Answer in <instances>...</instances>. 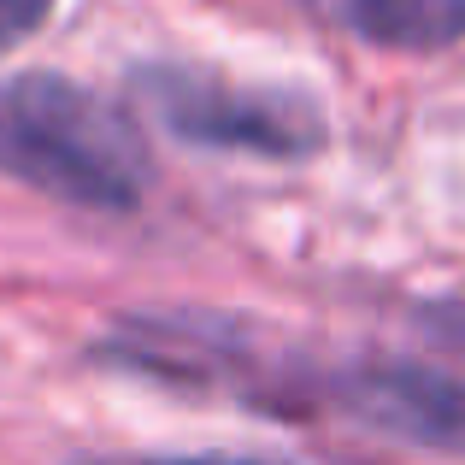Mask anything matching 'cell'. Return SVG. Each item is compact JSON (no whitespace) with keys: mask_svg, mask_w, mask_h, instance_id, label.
I'll return each mask as SVG.
<instances>
[{"mask_svg":"<svg viewBox=\"0 0 465 465\" xmlns=\"http://www.w3.org/2000/svg\"><path fill=\"white\" fill-rule=\"evenodd\" d=\"M0 177L83 213H136L159 165L113 94L65 71H18L0 77Z\"/></svg>","mask_w":465,"mask_h":465,"instance_id":"cell-1","label":"cell"},{"mask_svg":"<svg viewBox=\"0 0 465 465\" xmlns=\"http://www.w3.org/2000/svg\"><path fill=\"white\" fill-rule=\"evenodd\" d=\"M94 360L113 371L148 377L165 389L194 395H230L260 412H324V371L330 360H312L283 330L260 324L248 312L213 307H136L106 324L94 341Z\"/></svg>","mask_w":465,"mask_h":465,"instance_id":"cell-2","label":"cell"},{"mask_svg":"<svg viewBox=\"0 0 465 465\" xmlns=\"http://www.w3.org/2000/svg\"><path fill=\"white\" fill-rule=\"evenodd\" d=\"M130 94L171 142L201 153L301 165V159H318L330 142V113L307 89L230 77L201 59H148L130 71Z\"/></svg>","mask_w":465,"mask_h":465,"instance_id":"cell-3","label":"cell"},{"mask_svg":"<svg viewBox=\"0 0 465 465\" xmlns=\"http://www.w3.org/2000/svg\"><path fill=\"white\" fill-rule=\"evenodd\" d=\"M324 412L389 436L424 454H465V360H412V353H360L330 360Z\"/></svg>","mask_w":465,"mask_h":465,"instance_id":"cell-4","label":"cell"},{"mask_svg":"<svg viewBox=\"0 0 465 465\" xmlns=\"http://www.w3.org/2000/svg\"><path fill=\"white\" fill-rule=\"evenodd\" d=\"M312 18L389 54H448L465 42V0H301Z\"/></svg>","mask_w":465,"mask_h":465,"instance_id":"cell-5","label":"cell"},{"mask_svg":"<svg viewBox=\"0 0 465 465\" xmlns=\"http://www.w3.org/2000/svg\"><path fill=\"white\" fill-rule=\"evenodd\" d=\"M419 336L448 360H465V295H442L419 307Z\"/></svg>","mask_w":465,"mask_h":465,"instance_id":"cell-6","label":"cell"},{"mask_svg":"<svg viewBox=\"0 0 465 465\" xmlns=\"http://www.w3.org/2000/svg\"><path fill=\"white\" fill-rule=\"evenodd\" d=\"M54 6L59 0H0V54L35 42V35L54 24Z\"/></svg>","mask_w":465,"mask_h":465,"instance_id":"cell-7","label":"cell"},{"mask_svg":"<svg viewBox=\"0 0 465 465\" xmlns=\"http://www.w3.org/2000/svg\"><path fill=\"white\" fill-rule=\"evenodd\" d=\"M71 465H272L248 454H83Z\"/></svg>","mask_w":465,"mask_h":465,"instance_id":"cell-8","label":"cell"}]
</instances>
